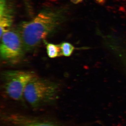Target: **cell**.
I'll use <instances>...</instances> for the list:
<instances>
[{"label": "cell", "mask_w": 126, "mask_h": 126, "mask_svg": "<svg viewBox=\"0 0 126 126\" xmlns=\"http://www.w3.org/2000/svg\"><path fill=\"white\" fill-rule=\"evenodd\" d=\"M64 9H46L31 20L23 21L17 28L25 51L33 50L65 20Z\"/></svg>", "instance_id": "6da1fadb"}, {"label": "cell", "mask_w": 126, "mask_h": 126, "mask_svg": "<svg viewBox=\"0 0 126 126\" xmlns=\"http://www.w3.org/2000/svg\"><path fill=\"white\" fill-rule=\"evenodd\" d=\"M59 90L58 84L36 77L26 87L24 98L32 107L36 108L53 102Z\"/></svg>", "instance_id": "7a4b0ae2"}, {"label": "cell", "mask_w": 126, "mask_h": 126, "mask_svg": "<svg viewBox=\"0 0 126 126\" xmlns=\"http://www.w3.org/2000/svg\"><path fill=\"white\" fill-rule=\"evenodd\" d=\"M37 77L34 72L23 70H8L2 73L3 89L9 97L22 101L27 84Z\"/></svg>", "instance_id": "3957f363"}, {"label": "cell", "mask_w": 126, "mask_h": 126, "mask_svg": "<svg viewBox=\"0 0 126 126\" xmlns=\"http://www.w3.org/2000/svg\"><path fill=\"white\" fill-rule=\"evenodd\" d=\"M0 53L4 61L15 63L22 58L25 50L17 30H10L0 37Z\"/></svg>", "instance_id": "277c9868"}, {"label": "cell", "mask_w": 126, "mask_h": 126, "mask_svg": "<svg viewBox=\"0 0 126 126\" xmlns=\"http://www.w3.org/2000/svg\"><path fill=\"white\" fill-rule=\"evenodd\" d=\"M14 11L7 0H0V37L10 30L14 21Z\"/></svg>", "instance_id": "5b68a950"}, {"label": "cell", "mask_w": 126, "mask_h": 126, "mask_svg": "<svg viewBox=\"0 0 126 126\" xmlns=\"http://www.w3.org/2000/svg\"><path fill=\"white\" fill-rule=\"evenodd\" d=\"M46 50L47 55L50 58L63 56L60 45L48 43L46 45Z\"/></svg>", "instance_id": "8992f818"}, {"label": "cell", "mask_w": 126, "mask_h": 126, "mask_svg": "<svg viewBox=\"0 0 126 126\" xmlns=\"http://www.w3.org/2000/svg\"><path fill=\"white\" fill-rule=\"evenodd\" d=\"M60 46L63 56L66 57L71 56L75 48L72 44L68 42H63Z\"/></svg>", "instance_id": "52a82bcc"}, {"label": "cell", "mask_w": 126, "mask_h": 126, "mask_svg": "<svg viewBox=\"0 0 126 126\" xmlns=\"http://www.w3.org/2000/svg\"><path fill=\"white\" fill-rule=\"evenodd\" d=\"M25 126H56L54 124L45 122H32L27 123Z\"/></svg>", "instance_id": "ba28073f"}, {"label": "cell", "mask_w": 126, "mask_h": 126, "mask_svg": "<svg viewBox=\"0 0 126 126\" xmlns=\"http://www.w3.org/2000/svg\"><path fill=\"white\" fill-rule=\"evenodd\" d=\"M95 2L101 5H103L106 3L107 0H94Z\"/></svg>", "instance_id": "9c48e42d"}, {"label": "cell", "mask_w": 126, "mask_h": 126, "mask_svg": "<svg viewBox=\"0 0 126 126\" xmlns=\"http://www.w3.org/2000/svg\"><path fill=\"white\" fill-rule=\"evenodd\" d=\"M83 0H71L72 2L75 4H78L79 3H81L83 1Z\"/></svg>", "instance_id": "30bf717a"}]
</instances>
